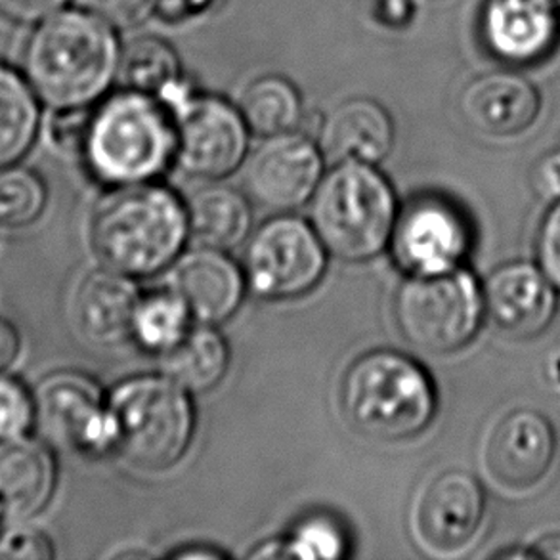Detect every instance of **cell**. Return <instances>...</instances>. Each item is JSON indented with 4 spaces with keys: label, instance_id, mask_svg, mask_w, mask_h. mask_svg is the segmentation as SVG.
<instances>
[{
    "label": "cell",
    "instance_id": "9c48e42d",
    "mask_svg": "<svg viewBox=\"0 0 560 560\" xmlns=\"http://www.w3.org/2000/svg\"><path fill=\"white\" fill-rule=\"evenodd\" d=\"M327 268V249L306 220L280 214L250 235L245 280L258 296L288 301L318 285Z\"/></svg>",
    "mask_w": 560,
    "mask_h": 560
},
{
    "label": "cell",
    "instance_id": "ac0fdd59",
    "mask_svg": "<svg viewBox=\"0 0 560 560\" xmlns=\"http://www.w3.org/2000/svg\"><path fill=\"white\" fill-rule=\"evenodd\" d=\"M482 301L493 326L515 339L541 334L557 311L553 281L530 265L501 266L486 281Z\"/></svg>",
    "mask_w": 560,
    "mask_h": 560
},
{
    "label": "cell",
    "instance_id": "6da1fadb",
    "mask_svg": "<svg viewBox=\"0 0 560 560\" xmlns=\"http://www.w3.org/2000/svg\"><path fill=\"white\" fill-rule=\"evenodd\" d=\"M117 30L91 10H68L37 23L25 50V79L56 112L98 104L117 81Z\"/></svg>",
    "mask_w": 560,
    "mask_h": 560
},
{
    "label": "cell",
    "instance_id": "8992f818",
    "mask_svg": "<svg viewBox=\"0 0 560 560\" xmlns=\"http://www.w3.org/2000/svg\"><path fill=\"white\" fill-rule=\"evenodd\" d=\"M112 450L142 469L173 467L188 452L196 413L188 390L165 377L122 381L107 398Z\"/></svg>",
    "mask_w": 560,
    "mask_h": 560
},
{
    "label": "cell",
    "instance_id": "ffe728a7",
    "mask_svg": "<svg viewBox=\"0 0 560 560\" xmlns=\"http://www.w3.org/2000/svg\"><path fill=\"white\" fill-rule=\"evenodd\" d=\"M394 145V122L385 107L372 98H350L335 107L322 125L324 158L377 165Z\"/></svg>",
    "mask_w": 560,
    "mask_h": 560
},
{
    "label": "cell",
    "instance_id": "7402d4cb",
    "mask_svg": "<svg viewBox=\"0 0 560 560\" xmlns=\"http://www.w3.org/2000/svg\"><path fill=\"white\" fill-rule=\"evenodd\" d=\"M186 212L189 235L209 249L228 250L242 245L253 224L249 199L220 184L197 189L189 197Z\"/></svg>",
    "mask_w": 560,
    "mask_h": 560
},
{
    "label": "cell",
    "instance_id": "ba28073f",
    "mask_svg": "<svg viewBox=\"0 0 560 560\" xmlns=\"http://www.w3.org/2000/svg\"><path fill=\"white\" fill-rule=\"evenodd\" d=\"M175 117V161L184 173L217 180L232 175L247 158L250 130L240 107L184 83L163 98Z\"/></svg>",
    "mask_w": 560,
    "mask_h": 560
},
{
    "label": "cell",
    "instance_id": "7c38bea8",
    "mask_svg": "<svg viewBox=\"0 0 560 560\" xmlns=\"http://www.w3.org/2000/svg\"><path fill=\"white\" fill-rule=\"evenodd\" d=\"M322 178V148L295 130L265 138L245 165V186L250 199L278 212L308 203Z\"/></svg>",
    "mask_w": 560,
    "mask_h": 560
},
{
    "label": "cell",
    "instance_id": "4fadbf2b",
    "mask_svg": "<svg viewBox=\"0 0 560 560\" xmlns=\"http://www.w3.org/2000/svg\"><path fill=\"white\" fill-rule=\"evenodd\" d=\"M390 243L396 262L409 272H446L459 268L467 255L470 230L446 199L421 196L398 212Z\"/></svg>",
    "mask_w": 560,
    "mask_h": 560
},
{
    "label": "cell",
    "instance_id": "30bf717a",
    "mask_svg": "<svg viewBox=\"0 0 560 560\" xmlns=\"http://www.w3.org/2000/svg\"><path fill=\"white\" fill-rule=\"evenodd\" d=\"M35 424L48 444L61 450L77 454L112 450L106 398L83 373H52L38 385Z\"/></svg>",
    "mask_w": 560,
    "mask_h": 560
},
{
    "label": "cell",
    "instance_id": "277c9868",
    "mask_svg": "<svg viewBox=\"0 0 560 560\" xmlns=\"http://www.w3.org/2000/svg\"><path fill=\"white\" fill-rule=\"evenodd\" d=\"M342 413L375 440H406L423 432L436 411L427 372L396 350H373L350 364L341 383Z\"/></svg>",
    "mask_w": 560,
    "mask_h": 560
},
{
    "label": "cell",
    "instance_id": "9a60e30c",
    "mask_svg": "<svg viewBox=\"0 0 560 560\" xmlns=\"http://www.w3.org/2000/svg\"><path fill=\"white\" fill-rule=\"evenodd\" d=\"M557 439L546 417L518 409L503 417L486 440L485 465L498 485L523 490L546 477L553 463Z\"/></svg>",
    "mask_w": 560,
    "mask_h": 560
},
{
    "label": "cell",
    "instance_id": "d4e9b609",
    "mask_svg": "<svg viewBox=\"0 0 560 560\" xmlns=\"http://www.w3.org/2000/svg\"><path fill=\"white\" fill-rule=\"evenodd\" d=\"M37 100L30 81L0 66V167L18 163L35 142Z\"/></svg>",
    "mask_w": 560,
    "mask_h": 560
},
{
    "label": "cell",
    "instance_id": "e575fe53",
    "mask_svg": "<svg viewBox=\"0 0 560 560\" xmlns=\"http://www.w3.org/2000/svg\"><path fill=\"white\" fill-rule=\"evenodd\" d=\"M534 188L546 199H560V152L549 153L534 168Z\"/></svg>",
    "mask_w": 560,
    "mask_h": 560
},
{
    "label": "cell",
    "instance_id": "4316f807",
    "mask_svg": "<svg viewBox=\"0 0 560 560\" xmlns=\"http://www.w3.org/2000/svg\"><path fill=\"white\" fill-rule=\"evenodd\" d=\"M189 322L188 306L173 289H167L140 296L132 322V337L142 349L165 354L188 335L191 329Z\"/></svg>",
    "mask_w": 560,
    "mask_h": 560
},
{
    "label": "cell",
    "instance_id": "7a4b0ae2",
    "mask_svg": "<svg viewBox=\"0 0 560 560\" xmlns=\"http://www.w3.org/2000/svg\"><path fill=\"white\" fill-rule=\"evenodd\" d=\"M188 235L186 205L173 189L153 180L115 186L92 214L96 257L129 278H145L175 265Z\"/></svg>",
    "mask_w": 560,
    "mask_h": 560
},
{
    "label": "cell",
    "instance_id": "d6a6232c",
    "mask_svg": "<svg viewBox=\"0 0 560 560\" xmlns=\"http://www.w3.org/2000/svg\"><path fill=\"white\" fill-rule=\"evenodd\" d=\"M538 257L541 270L553 285L560 288V199L547 212L538 237Z\"/></svg>",
    "mask_w": 560,
    "mask_h": 560
},
{
    "label": "cell",
    "instance_id": "e0dca14e",
    "mask_svg": "<svg viewBox=\"0 0 560 560\" xmlns=\"http://www.w3.org/2000/svg\"><path fill=\"white\" fill-rule=\"evenodd\" d=\"M168 289L183 299L191 318L199 324L217 326L232 318L242 304L247 280L224 250H189L176 258Z\"/></svg>",
    "mask_w": 560,
    "mask_h": 560
},
{
    "label": "cell",
    "instance_id": "836d02e7",
    "mask_svg": "<svg viewBox=\"0 0 560 560\" xmlns=\"http://www.w3.org/2000/svg\"><path fill=\"white\" fill-rule=\"evenodd\" d=\"M68 0H0V15L22 25L40 23L60 12Z\"/></svg>",
    "mask_w": 560,
    "mask_h": 560
},
{
    "label": "cell",
    "instance_id": "d6986e66",
    "mask_svg": "<svg viewBox=\"0 0 560 560\" xmlns=\"http://www.w3.org/2000/svg\"><path fill=\"white\" fill-rule=\"evenodd\" d=\"M138 303L140 295L129 276L104 268L81 281L73 301V316L86 341L112 347L132 337Z\"/></svg>",
    "mask_w": 560,
    "mask_h": 560
},
{
    "label": "cell",
    "instance_id": "83f0119b",
    "mask_svg": "<svg viewBox=\"0 0 560 560\" xmlns=\"http://www.w3.org/2000/svg\"><path fill=\"white\" fill-rule=\"evenodd\" d=\"M48 191L43 178L31 168L0 167V224L30 226L45 212Z\"/></svg>",
    "mask_w": 560,
    "mask_h": 560
},
{
    "label": "cell",
    "instance_id": "f546056e",
    "mask_svg": "<svg viewBox=\"0 0 560 560\" xmlns=\"http://www.w3.org/2000/svg\"><path fill=\"white\" fill-rule=\"evenodd\" d=\"M35 424V393L20 378L0 373V442L25 436Z\"/></svg>",
    "mask_w": 560,
    "mask_h": 560
},
{
    "label": "cell",
    "instance_id": "8d00e7d4",
    "mask_svg": "<svg viewBox=\"0 0 560 560\" xmlns=\"http://www.w3.org/2000/svg\"><path fill=\"white\" fill-rule=\"evenodd\" d=\"M209 0H158L155 14L165 20H180L189 15L201 14Z\"/></svg>",
    "mask_w": 560,
    "mask_h": 560
},
{
    "label": "cell",
    "instance_id": "4dcf8cb0",
    "mask_svg": "<svg viewBox=\"0 0 560 560\" xmlns=\"http://www.w3.org/2000/svg\"><path fill=\"white\" fill-rule=\"evenodd\" d=\"M52 557V541L45 532L22 526L0 534V559L50 560Z\"/></svg>",
    "mask_w": 560,
    "mask_h": 560
},
{
    "label": "cell",
    "instance_id": "44dd1931",
    "mask_svg": "<svg viewBox=\"0 0 560 560\" xmlns=\"http://www.w3.org/2000/svg\"><path fill=\"white\" fill-rule=\"evenodd\" d=\"M58 467L50 447L40 440L0 442V508L25 518L40 513L52 500Z\"/></svg>",
    "mask_w": 560,
    "mask_h": 560
},
{
    "label": "cell",
    "instance_id": "8fae6325",
    "mask_svg": "<svg viewBox=\"0 0 560 560\" xmlns=\"http://www.w3.org/2000/svg\"><path fill=\"white\" fill-rule=\"evenodd\" d=\"M485 508L477 478L463 470H446L417 493L411 508L413 538L427 553H459L477 538Z\"/></svg>",
    "mask_w": 560,
    "mask_h": 560
},
{
    "label": "cell",
    "instance_id": "f1b7e54d",
    "mask_svg": "<svg viewBox=\"0 0 560 560\" xmlns=\"http://www.w3.org/2000/svg\"><path fill=\"white\" fill-rule=\"evenodd\" d=\"M349 551V539L339 523L326 515L304 518L293 534L265 557H295V559H342Z\"/></svg>",
    "mask_w": 560,
    "mask_h": 560
},
{
    "label": "cell",
    "instance_id": "3957f363",
    "mask_svg": "<svg viewBox=\"0 0 560 560\" xmlns=\"http://www.w3.org/2000/svg\"><path fill=\"white\" fill-rule=\"evenodd\" d=\"M175 152V117L167 104L127 89L94 106L81 148L92 175L112 186L153 180Z\"/></svg>",
    "mask_w": 560,
    "mask_h": 560
},
{
    "label": "cell",
    "instance_id": "1f68e13d",
    "mask_svg": "<svg viewBox=\"0 0 560 560\" xmlns=\"http://www.w3.org/2000/svg\"><path fill=\"white\" fill-rule=\"evenodd\" d=\"M158 0H86L89 10L106 20L115 30H132L155 14Z\"/></svg>",
    "mask_w": 560,
    "mask_h": 560
},
{
    "label": "cell",
    "instance_id": "2e32d148",
    "mask_svg": "<svg viewBox=\"0 0 560 560\" xmlns=\"http://www.w3.org/2000/svg\"><path fill=\"white\" fill-rule=\"evenodd\" d=\"M541 94L528 77L511 69L472 79L462 92L459 107L470 129L485 137H518L530 130L541 114Z\"/></svg>",
    "mask_w": 560,
    "mask_h": 560
},
{
    "label": "cell",
    "instance_id": "5b68a950",
    "mask_svg": "<svg viewBox=\"0 0 560 560\" xmlns=\"http://www.w3.org/2000/svg\"><path fill=\"white\" fill-rule=\"evenodd\" d=\"M311 201V224L335 257L364 262L393 240L400 209L393 186L375 165L337 163Z\"/></svg>",
    "mask_w": 560,
    "mask_h": 560
},
{
    "label": "cell",
    "instance_id": "f35d334b",
    "mask_svg": "<svg viewBox=\"0 0 560 560\" xmlns=\"http://www.w3.org/2000/svg\"><path fill=\"white\" fill-rule=\"evenodd\" d=\"M549 4H553L555 8H559L560 10V0H547Z\"/></svg>",
    "mask_w": 560,
    "mask_h": 560
},
{
    "label": "cell",
    "instance_id": "52a82bcc",
    "mask_svg": "<svg viewBox=\"0 0 560 560\" xmlns=\"http://www.w3.org/2000/svg\"><path fill=\"white\" fill-rule=\"evenodd\" d=\"M482 314V291L462 268L411 273L394 301V318L401 337L429 354H450L469 345Z\"/></svg>",
    "mask_w": 560,
    "mask_h": 560
},
{
    "label": "cell",
    "instance_id": "5bb4252c",
    "mask_svg": "<svg viewBox=\"0 0 560 560\" xmlns=\"http://www.w3.org/2000/svg\"><path fill=\"white\" fill-rule=\"evenodd\" d=\"M486 50L509 68L546 60L560 40V10L547 0H486L480 12Z\"/></svg>",
    "mask_w": 560,
    "mask_h": 560
},
{
    "label": "cell",
    "instance_id": "74e56055",
    "mask_svg": "<svg viewBox=\"0 0 560 560\" xmlns=\"http://www.w3.org/2000/svg\"><path fill=\"white\" fill-rule=\"evenodd\" d=\"M532 555L539 559H560V536L541 539Z\"/></svg>",
    "mask_w": 560,
    "mask_h": 560
},
{
    "label": "cell",
    "instance_id": "d590c367",
    "mask_svg": "<svg viewBox=\"0 0 560 560\" xmlns=\"http://www.w3.org/2000/svg\"><path fill=\"white\" fill-rule=\"evenodd\" d=\"M20 334L10 319L0 316V373L7 372L20 354Z\"/></svg>",
    "mask_w": 560,
    "mask_h": 560
},
{
    "label": "cell",
    "instance_id": "cb8c5ba5",
    "mask_svg": "<svg viewBox=\"0 0 560 560\" xmlns=\"http://www.w3.org/2000/svg\"><path fill=\"white\" fill-rule=\"evenodd\" d=\"M117 81L127 91L165 98L184 83L175 48L155 37H142L122 46Z\"/></svg>",
    "mask_w": 560,
    "mask_h": 560
},
{
    "label": "cell",
    "instance_id": "603a6c76",
    "mask_svg": "<svg viewBox=\"0 0 560 560\" xmlns=\"http://www.w3.org/2000/svg\"><path fill=\"white\" fill-rule=\"evenodd\" d=\"M161 358L165 377L188 393H207L226 375L230 347L214 327L201 324Z\"/></svg>",
    "mask_w": 560,
    "mask_h": 560
},
{
    "label": "cell",
    "instance_id": "ab89813d",
    "mask_svg": "<svg viewBox=\"0 0 560 560\" xmlns=\"http://www.w3.org/2000/svg\"><path fill=\"white\" fill-rule=\"evenodd\" d=\"M2 515H4V511H2V508H0V523H2Z\"/></svg>",
    "mask_w": 560,
    "mask_h": 560
},
{
    "label": "cell",
    "instance_id": "484cf974",
    "mask_svg": "<svg viewBox=\"0 0 560 560\" xmlns=\"http://www.w3.org/2000/svg\"><path fill=\"white\" fill-rule=\"evenodd\" d=\"M240 112L250 132L268 138L291 132L303 117V100L288 79L260 77L243 91Z\"/></svg>",
    "mask_w": 560,
    "mask_h": 560
}]
</instances>
